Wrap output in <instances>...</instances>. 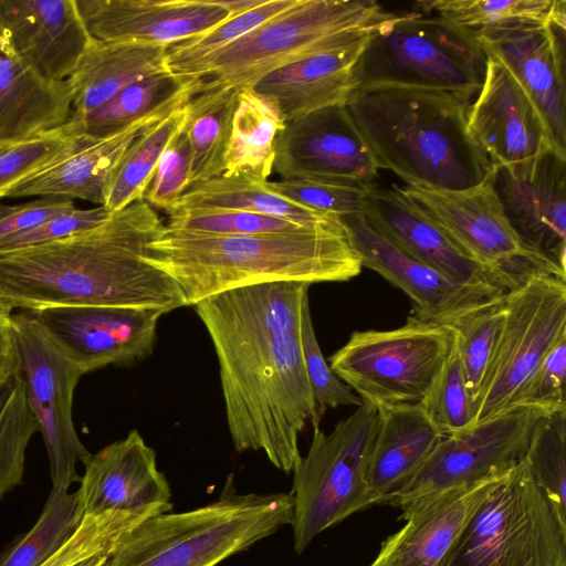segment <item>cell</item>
I'll list each match as a JSON object with an SVG mask.
<instances>
[{"label":"cell","instance_id":"1","mask_svg":"<svg viewBox=\"0 0 566 566\" xmlns=\"http://www.w3.org/2000/svg\"><path fill=\"white\" fill-rule=\"evenodd\" d=\"M165 223L143 199L65 239L0 251V303L11 312L54 306H126L169 313L187 306L148 244Z\"/></svg>","mask_w":566,"mask_h":566},{"label":"cell","instance_id":"2","mask_svg":"<svg viewBox=\"0 0 566 566\" xmlns=\"http://www.w3.org/2000/svg\"><path fill=\"white\" fill-rule=\"evenodd\" d=\"M146 260L180 287L187 306L238 287L277 281L345 282L363 266L342 219L293 232L216 235L166 226Z\"/></svg>","mask_w":566,"mask_h":566},{"label":"cell","instance_id":"3","mask_svg":"<svg viewBox=\"0 0 566 566\" xmlns=\"http://www.w3.org/2000/svg\"><path fill=\"white\" fill-rule=\"evenodd\" d=\"M470 104L447 92L382 87L354 92L346 107L379 168L408 186L463 190L492 170L469 129Z\"/></svg>","mask_w":566,"mask_h":566},{"label":"cell","instance_id":"4","mask_svg":"<svg viewBox=\"0 0 566 566\" xmlns=\"http://www.w3.org/2000/svg\"><path fill=\"white\" fill-rule=\"evenodd\" d=\"M209 336L234 449L262 451L276 469L293 472L302 458L300 433L307 421L319 426L300 328L248 339Z\"/></svg>","mask_w":566,"mask_h":566},{"label":"cell","instance_id":"5","mask_svg":"<svg viewBox=\"0 0 566 566\" xmlns=\"http://www.w3.org/2000/svg\"><path fill=\"white\" fill-rule=\"evenodd\" d=\"M291 493L240 494L229 474L219 497L151 516L102 566H217L291 524Z\"/></svg>","mask_w":566,"mask_h":566},{"label":"cell","instance_id":"6","mask_svg":"<svg viewBox=\"0 0 566 566\" xmlns=\"http://www.w3.org/2000/svg\"><path fill=\"white\" fill-rule=\"evenodd\" d=\"M389 13L373 0H298L182 76L211 86L252 87L276 69L366 36Z\"/></svg>","mask_w":566,"mask_h":566},{"label":"cell","instance_id":"7","mask_svg":"<svg viewBox=\"0 0 566 566\" xmlns=\"http://www.w3.org/2000/svg\"><path fill=\"white\" fill-rule=\"evenodd\" d=\"M486 56L473 32L437 15L389 13L355 65L354 92L403 87L447 92L473 101Z\"/></svg>","mask_w":566,"mask_h":566},{"label":"cell","instance_id":"8","mask_svg":"<svg viewBox=\"0 0 566 566\" xmlns=\"http://www.w3.org/2000/svg\"><path fill=\"white\" fill-rule=\"evenodd\" d=\"M305 457L293 470V545L303 553L323 532L376 504L367 469L378 428L377 409L363 402L332 432L313 427Z\"/></svg>","mask_w":566,"mask_h":566},{"label":"cell","instance_id":"9","mask_svg":"<svg viewBox=\"0 0 566 566\" xmlns=\"http://www.w3.org/2000/svg\"><path fill=\"white\" fill-rule=\"evenodd\" d=\"M444 566H566V520L524 459L491 490Z\"/></svg>","mask_w":566,"mask_h":566},{"label":"cell","instance_id":"10","mask_svg":"<svg viewBox=\"0 0 566 566\" xmlns=\"http://www.w3.org/2000/svg\"><path fill=\"white\" fill-rule=\"evenodd\" d=\"M454 343L450 326L410 314L398 328L354 332L328 365L363 402L377 410L417 405L430 394Z\"/></svg>","mask_w":566,"mask_h":566},{"label":"cell","instance_id":"11","mask_svg":"<svg viewBox=\"0 0 566 566\" xmlns=\"http://www.w3.org/2000/svg\"><path fill=\"white\" fill-rule=\"evenodd\" d=\"M504 317L479 391L471 426L517 405L551 349L566 338V277L535 276L503 297Z\"/></svg>","mask_w":566,"mask_h":566},{"label":"cell","instance_id":"12","mask_svg":"<svg viewBox=\"0 0 566 566\" xmlns=\"http://www.w3.org/2000/svg\"><path fill=\"white\" fill-rule=\"evenodd\" d=\"M398 188L423 216L486 268L506 292L535 276L566 277V271L520 240L505 218L489 179L463 190H434L408 185Z\"/></svg>","mask_w":566,"mask_h":566},{"label":"cell","instance_id":"13","mask_svg":"<svg viewBox=\"0 0 566 566\" xmlns=\"http://www.w3.org/2000/svg\"><path fill=\"white\" fill-rule=\"evenodd\" d=\"M12 327L27 402L49 457L52 488L70 490L81 480L76 464L92 454L73 422L74 391L84 375L25 311L12 313Z\"/></svg>","mask_w":566,"mask_h":566},{"label":"cell","instance_id":"14","mask_svg":"<svg viewBox=\"0 0 566 566\" xmlns=\"http://www.w3.org/2000/svg\"><path fill=\"white\" fill-rule=\"evenodd\" d=\"M548 413L534 405L517 403L443 437L389 504L401 509L429 495L507 473L524 458L536 422Z\"/></svg>","mask_w":566,"mask_h":566},{"label":"cell","instance_id":"15","mask_svg":"<svg viewBox=\"0 0 566 566\" xmlns=\"http://www.w3.org/2000/svg\"><path fill=\"white\" fill-rule=\"evenodd\" d=\"M83 375L130 366L153 354L160 310L54 306L25 311Z\"/></svg>","mask_w":566,"mask_h":566},{"label":"cell","instance_id":"16","mask_svg":"<svg viewBox=\"0 0 566 566\" xmlns=\"http://www.w3.org/2000/svg\"><path fill=\"white\" fill-rule=\"evenodd\" d=\"M566 12L547 22L474 33L486 59L506 67L542 114L556 149L566 156Z\"/></svg>","mask_w":566,"mask_h":566},{"label":"cell","instance_id":"17","mask_svg":"<svg viewBox=\"0 0 566 566\" xmlns=\"http://www.w3.org/2000/svg\"><path fill=\"white\" fill-rule=\"evenodd\" d=\"M379 166L346 104L285 122L275 143L273 170L282 178L374 185Z\"/></svg>","mask_w":566,"mask_h":566},{"label":"cell","instance_id":"18","mask_svg":"<svg viewBox=\"0 0 566 566\" xmlns=\"http://www.w3.org/2000/svg\"><path fill=\"white\" fill-rule=\"evenodd\" d=\"M489 181L520 240L566 271V156L492 166Z\"/></svg>","mask_w":566,"mask_h":566},{"label":"cell","instance_id":"19","mask_svg":"<svg viewBox=\"0 0 566 566\" xmlns=\"http://www.w3.org/2000/svg\"><path fill=\"white\" fill-rule=\"evenodd\" d=\"M340 219L361 266L377 272L406 293L413 305L411 314L421 321L449 325L504 295L449 280L398 249L367 221L364 213Z\"/></svg>","mask_w":566,"mask_h":566},{"label":"cell","instance_id":"20","mask_svg":"<svg viewBox=\"0 0 566 566\" xmlns=\"http://www.w3.org/2000/svg\"><path fill=\"white\" fill-rule=\"evenodd\" d=\"M83 465L75 491L82 516L109 511L160 514L174 509L156 452L136 429L91 454Z\"/></svg>","mask_w":566,"mask_h":566},{"label":"cell","instance_id":"21","mask_svg":"<svg viewBox=\"0 0 566 566\" xmlns=\"http://www.w3.org/2000/svg\"><path fill=\"white\" fill-rule=\"evenodd\" d=\"M486 60L483 84L469 106L468 126L491 165L522 164L557 150L524 88L504 65Z\"/></svg>","mask_w":566,"mask_h":566},{"label":"cell","instance_id":"22","mask_svg":"<svg viewBox=\"0 0 566 566\" xmlns=\"http://www.w3.org/2000/svg\"><path fill=\"white\" fill-rule=\"evenodd\" d=\"M76 0H0V42L50 81H66L93 42Z\"/></svg>","mask_w":566,"mask_h":566},{"label":"cell","instance_id":"23","mask_svg":"<svg viewBox=\"0 0 566 566\" xmlns=\"http://www.w3.org/2000/svg\"><path fill=\"white\" fill-rule=\"evenodd\" d=\"M507 473L442 491L401 507L405 525L382 542L368 566H444L471 517Z\"/></svg>","mask_w":566,"mask_h":566},{"label":"cell","instance_id":"24","mask_svg":"<svg viewBox=\"0 0 566 566\" xmlns=\"http://www.w3.org/2000/svg\"><path fill=\"white\" fill-rule=\"evenodd\" d=\"M91 36L98 41L171 46L230 18L214 0H76Z\"/></svg>","mask_w":566,"mask_h":566},{"label":"cell","instance_id":"25","mask_svg":"<svg viewBox=\"0 0 566 566\" xmlns=\"http://www.w3.org/2000/svg\"><path fill=\"white\" fill-rule=\"evenodd\" d=\"M364 216L398 249L449 280L500 294L506 291L494 275L471 258L399 190L374 185Z\"/></svg>","mask_w":566,"mask_h":566},{"label":"cell","instance_id":"26","mask_svg":"<svg viewBox=\"0 0 566 566\" xmlns=\"http://www.w3.org/2000/svg\"><path fill=\"white\" fill-rule=\"evenodd\" d=\"M177 106L146 116L101 139L78 136L80 140L73 149L21 182L8 197L82 199L104 206L117 168L129 147L147 128Z\"/></svg>","mask_w":566,"mask_h":566},{"label":"cell","instance_id":"27","mask_svg":"<svg viewBox=\"0 0 566 566\" xmlns=\"http://www.w3.org/2000/svg\"><path fill=\"white\" fill-rule=\"evenodd\" d=\"M373 31L352 43L276 69L252 88L270 99L285 122L327 106L346 104L356 87L355 65Z\"/></svg>","mask_w":566,"mask_h":566},{"label":"cell","instance_id":"28","mask_svg":"<svg viewBox=\"0 0 566 566\" xmlns=\"http://www.w3.org/2000/svg\"><path fill=\"white\" fill-rule=\"evenodd\" d=\"M367 469L376 504L390 503L421 468L443 434L421 403L378 409Z\"/></svg>","mask_w":566,"mask_h":566},{"label":"cell","instance_id":"29","mask_svg":"<svg viewBox=\"0 0 566 566\" xmlns=\"http://www.w3.org/2000/svg\"><path fill=\"white\" fill-rule=\"evenodd\" d=\"M69 81H50L0 42V144H17L65 125L73 112Z\"/></svg>","mask_w":566,"mask_h":566},{"label":"cell","instance_id":"30","mask_svg":"<svg viewBox=\"0 0 566 566\" xmlns=\"http://www.w3.org/2000/svg\"><path fill=\"white\" fill-rule=\"evenodd\" d=\"M168 46L93 40L67 78L73 93L69 122H77L126 86L169 72Z\"/></svg>","mask_w":566,"mask_h":566},{"label":"cell","instance_id":"31","mask_svg":"<svg viewBox=\"0 0 566 566\" xmlns=\"http://www.w3.org/2000/svg\"><path fill=\"white\" fill-rule=\"evenodd\" d=\"M247 175H220L189 186L167 216L196 210H235L285 219L315 228L332 224L340 218L302 207Z\"/></svg>","mask_w":566,"mask_h":566},{"label":"cell","instance_id":"32","mask_svg":"<svg viewBox=\"0 0 566 566\" xmlns=\"http://www.w3.org/2000/svg\"><path fill=\"white\" fill-rule=\"evenodd\" d=\"M201 83L198 78L170 72L146 77L120 90L82 119L66 125L76 136L101 139L146 116L187 102Z\"/></svg>","mask_w":566,"mask_h":566},{"label":"cell","instance_id":"33","mask_svg":"<svg viewBox=\"0 0 566 566\" xmlns=\"http://www.w3.org/2000/svg\"><path fill=\"white\" fill-rule=\"evenodd\" d=\"M285 120L276 106L252 87L239 91L232 119L224 175L268 180L273 171L275 143Z\"/></svg>","mask_w":566,"mask_h":566},{"label":"cell","instance_id":"34","mask_svg":"<svg viewBox=\"0 0 566 566\" xmlns=\"http://www.w3.org/2000/svg\"><path fill=\"white\" fill-rule=\"evenodd\" d=\"M239 91L202 82L187 102L185 132L191 150L189 186L224 174Z\"/></svg>","mask_w":566,"mask_h":566},{"label":"cell","instance_id":"35","mask_svg":"<svg viewBox=\"0 0 566 566\" xmlns=\"http://www.w3.org/2000/svg\"><path fill=\"white\" fill-rule=\"evenodd\" d=\"M187 102L147 128L129 147L117 168L104 205L112 213L143 199L160 156L185 127Z\"/></svg>","mask_w":566,"mask_h":566},{"label":"cell","instance_id":"36","mask_svg":"<svg viewBox=\"0 0 566 566\" xmlns=\"http://www.w3.org/2000/svg\"><path fill=\"white\" fill-rule=\"evenodd\" d=\"M82 517L76 493L52 488L34 525L0 555V566L43 565L67 542Z\"/></svg>","mask_w":566,"mask_h":566},{"label":"cell","instance_id":"37","mask_svg":"<svg viewBox=\"0 0 566 566\" xmlns=\"http://www.w3.org/2000/svg\"><path fill=\"white\" fill-rule=\"evenodd\" d=\"M426 11L473 33L510 25L547 22L566 12L564 0H437L421 1Z\"/></svg>","mask_w":566,"mask_h":566},{"label":"cell","instance_id":"38","mask_svg":"<svg viewBox=\"0 0 566 566\" xmlns=\"http://www.w3.org/2000/svg\"><path fill=\"white\" fill-rule=\"evenodd\" d=\"M36 431L19 371L0 382V501L21 484L27 449Z\"/></svg>","mask_w":566,"mask_h":566},{"label":"cell","instance_id":"39","mask_svg":"<svg viewBox=\"0 0 566 566\" xmlns=\"http://www.w3.org/2000/svg\"><path fill=\"white\" fill-rule=\"evenodd\" d=\"M523 459L536 484L566 520V411L545 415L536 422Z\"/></svg>","mask_w":566,"mask_h":566},{"label":"cell","instance_id":"40","mask_svg":"<svg viewBox=\"0 0 566 566\" xmlns=\"http://www.w3.org/2000/svg\"><path fill=\"white\" fill-rule=\"evenodd\" d=\"M503 297L494 298L448 325L455 333V346L471 402L479 391L502 326Z\"/></svg>","mask_w":566,"mask_h":566},{"label":"cell","instance_id":"41","mask_svg":"<svg viewBox=\"0 0 566 566\" xmlns=\"http://www.w3.org/2000/svg\"><path fill=\"white\" fill-rule=\"evenodd\" d=\"M298 0H265L245 13L232 17L210 31L167 50L170 73L182 76L191 66L207 56L237 42L258 27L291 9Z\"/></svg>","mask_w":566,"mask_h":566},{"label":"cell","instance_id":"42","mask_svg":"<svg viewBox=\"0 0 566 566\" xmlns=\"http://www.w3.org/2000/svg\"><path fill=\"white\" fill-rule=\"evenodd\" d=\"M151 513L109 511L84 515L67 542L41 566H74L97 555L111 554Z\"/></svg>","mask_w":566,"mask_h":566},{"label":"cell","instance_id":"43","mask_svg":"<svg viewBox=\"0 0 566 566\" xmlns=\"http://www.w3.org/2000/svg\"><path fill=\"white\" fill-rule=\"evenodd\" d=\"M67 125L31 139L10 145L0 151V199L21 182L49 167L78 143Z\"/></svg>","mask_w":566,"mask_h":566},{"label":"cell","instance_id":"44","mask_svg":"<svg viewBox=\"0 0 566 566\" xmlns=\"http://www.w3.org/2000/svg\"><path fill=\"white\" fill-rule=\"evenodd\" d=\"M374 185L308 178L265 181L268 189L281 197L338 218L364 213L368 193Z\"/></svg>","mask_w":566,"mask_h":566},{"label":"cell","instance_id":"45","mask_svg":"<svg viewBox=\"0 0 566 566\" xmlns=\"http://www.w3.org/2000/svg\"><path fill=\"white\" fill-rule=\"evenodd\" d=\"M165 226L172 230L216 235L269 234L312 229L272 216L235 210H196L171 213L168 214V222Z\"/></svg>","mask_w":566,"mask_h":566},{"label":"cell","instance_id":"46","mask_svg":"<svg viewBox=\"0 0 566 566\" xmlns=\"http://www.w3.org/2000/svg\"><path fill=\"white\" fill-rule=\"evenodd\" d=\"M300 337L306 375L316 405L317 418L321 421L328 408L339 406H359L360 398L344 384L327 364L313 325L310 302L302 311Z\"/></svg>","mask_w":566,"mask_h":566},{"label":"cell","instance_id":"47","mask_svg":"<svg viewBox=\"0 0 566 566\" xmlns=\"http://www.w3.org/2000/svg\"><path fill=\"white\" fill-rule=\"evenodd\" d=\"M421 405L443 437L470 428L471 401L455 343L438 380Z\"/></svg>","mask_w":566,"mask_h":566},{"label":"cell","instance_id":"48","mask_svg":"<svg viewBox=\"0 0 566 566\" xmlns=\"http://www.w3.org/2000/svg\"><path fill=\"white\" fill-rule=\"evenodd\" d=\"M190 165L191 150L184 127L160 156L143 200L168 212L189 187Z\"/></svg>","mask_w":566,"mask_h":566},{"label":"cell","instance_id":"49","mask_svg":"<svg viewBox=\"0 0 566 566\" xmlns=\"http://www.w3.org/2000/svg\"><path fill=\"white\" fill-rule=\"evenodd\" d=\"M113 213L104 206L72 209L52 217L38 227L0 241V251L45 244L84 232L105 222Z\"/></svg>","mask_w":566,"mask_h":566},{"label":"cell","instance_id":"50","mask_svg":"<svg viewBox=\"0 0 566 566\" xmlns=\"http://www.w3.org/2000/svg\"><path fill=\"white\" fill-rule=\"evenodd\" d=\"M566 338L547 354L517 403L534 405L549 413L566 411Z\"/></svg>","mask_w":566,"mask_h":566},{"label":"cell","instance_id":"51","mask_svg":"<svg viewBox=\"0 0 566 566\" xmlns=\"http://www.w3.org/2000/svg\"><path fill=\"white\" fill-rule=\"evenodd\" d=\"M74 208L73 200L53 197L14 206L0 205V241L33 229Z\"/></svg>","mask_w":566,"mask_h":566},{"label":"cell","instance_id":"52","mask_svg":"<svg viewBox=\"0 0 566 566\" xmlns=\"http://www.w3.org/2000/svg\"><path fill=\"white\" fill-rule=\"evenodd\" d=\"M12 313L0 303V382L20 371L18 349L15 345Z\"/></svg>","mask_w":566,"mask_h":566},{"label":"cell","instance_id":"53","mask_svg":"<svg viewBox=\"0 0 566 566\" xmlns=\"http://www.w3.org/2000/svg\"><path fill=\"white\" fill-rule=\"evenodd\" d=\"M265 0H214V2L224 9L230 18L245 13L261 6Z\"/></svg>","mask_w":566,"mask_h":566},{"label":"cell","instance_id":"54","mask_svg":"<svg viewBox=\"0 0 566 566\" xmlns=\"http://www.w3.org/2000/svg\"><path fill=\"white\" fill-rule=\"evenodd\" d=\"M108 555L109 554L93 556L91 558H87L75 564L74 566H102L105 563Z\"/></svg>","mask_w":566,"mask_h":566},{"label":"cell","instance_id":"55","mask_svg":"<svg viewBox=\"0 0 566 566\" xmlns=\"http://www.w3.org/2000/svg\"><path fill=\"white\" fill-rule=\"evenodd\" d=\"M10 145H13V144H0V151Z\"/></svg>","mask_w":566,"mask_h":566}]
</instances>
